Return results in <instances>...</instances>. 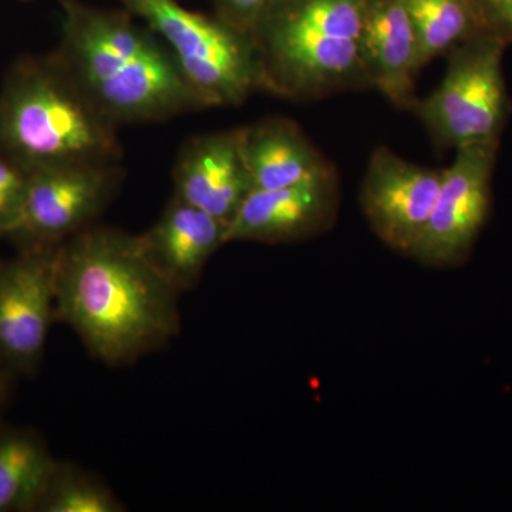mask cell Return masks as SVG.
Instances as JSON below:
<instances>
[{
	"instance_id": "9",
	"label": "cell",
	"mask_w": 512,
	"mask_h": 512,
	"mask_svg": "<svg viewBox=\"0 0 512 512\" xmlns=\"http://www.w3.org/2000/svg\"><path fill=\"white\" fill-rule=\"evenodd\" d=\"M501 140L457 148L443 170L436 204L410 256L431 266L460 264L488 221Z\"/></svg>"
},
{
	"instance_id": "2",
	"label": "cell",
	"mask_w": 512,
	"mask_h": 512,
	"mask_svg": "<svg viewBox=\"0 0 512 512\" xmlns=\"http://www.w3.org/2000/svg\"><path fill=\"white\" fill-rule=\"evenodd\" d=\"M53 55L114 126L163 123L205 110L160 36L128 10L60 0Z\"/></svg>"
},
{
	"instance_id": "4",
	"label": "cell",
	"mask_w": 512,
	"mask_h": 512,
	"mask_svg": "<svg viewBox=\"0 0 512 512\" xmlns=\"http://www.w3.org/2000/svg\"><path fill=\"white\" fill-rule=\"evenodd\" d=\"M370 0H272L252 33L262 92L316 101L370 89L360 36Z\"/></svg>"
},
{
	"instance_id": "13",
	"label": "cell",
	"mask_w": 512,
	"mask_h": 512,
	"mask_svg": "<svg viewBox=\"0 0 512 512\" xmlns=\"http://www.w3.org/2000/svg\"><path fill=\"white\" fill-rule=\"evenodd\" d=\"M228 222L171 197L160 218L143 234L138 248L148 264L178 293L190 292L218 249L227 245Z\"/></svg>"
},
{
	"instance_id": "14",
	"label": "cell",
	"mask_w": 512,
	"mask_h": 512,
	"mask_svg": "<svg viewBox=\"0 0 512 512\" xmlns=\"http://www.w3.org/2000/svg\"><path fill=\"white\" fill-rule=\"evenodd\" d=\"M360 53L370 87L379 90L397 109L412 110L416 97V36L407 0H370Z\"/></svg>"
},
{
	"instance_id": "20",
	"label": "cell",
	"mask_w": 512,
	"mask_h": 512,
	"mask_svg": "<svg viewBox=\"0 0 512 512\" xmlns=\"http://www.w3.org/2000/svg\"><path fill=\"white\" fill-rule=\"evenodd\" d=\"M211 2L218 18L252 36L272 0H211Z\"/></svg>"
},
{
	"instance_id": "6",
	"label": "cell",
	"mask_w": 512,
	"mask_h": 512,
	"mask_svg": "<svg viewBox=\"0 0 512 512\" xmlns=\"http://www.w3.org/2000/svg\"><path fill=\"white\" fill-rule=\"evenodd\" d=\"M507 47L481 30L448 53L440 86L412 107L434 143L457 150L501 140L511 110L503 69Z\"/></svg>"
},
{
	"instance_id": "17",
	"label": "cell",
	"mask_w": 512,
	"mask_h": 512,
	"mask_svg": "<svg viewBox=\"0 0 512 512\" xmlns=\"http://www.w3.org/2000/svg\"><path fill=\"white\" fill-rule=\"evenodd\" d=\"M420 69L485 30L473 0H407Z\"/></svg>"
},
{
	"instance_id": "16",
	"label": "cell",
	"mask_w": 512,
	"mask_h": 512,
	"mask_svg": "<svg viewBox=\"0 0 512 512\" xmlns=\"http://www.w3.org/2000/svg\"><path fill=\"white\" fill-rule=\"evenodd\" d=\"M56 463L42 434L0 420V512H35Z\"/></svg>"
},
{
	"instance_id": "19",
	"label": "cell",
	"mask_w": 512,
	"mask_h": 512,
	"mask_svg": "<svg viewBox=\"0 0 512 512\" xmlns=\"http://www.w3.org/2000/svg\"><path fill=\"white\" fill-rule=\"evenodd\" d=\"M29 170L0 154V237L12 238L25 217Z\"/></svg>"
},
{
	"instance_id": "5",
	"label": "cell",
	"mask_w": 512,
	"mask_h": 512,
	"mask_svg": "<svg viewBox=\"0 0 512 512\" xmlns=\"http://www.w3.org/2000/svg\"><path fill=\"white\" fill-rule=\"evenodd\" d=\"M119 2L163 39L205 109L238 107L262 92L258 53L248 33L178 0Z\"/></svg>"
},
{
	"instance_id": "11",
	"label": "cell",
	"mask_w": 512,
	"mask_h": 512,
	"mask_svg": "<svg viewBox=\"0 0 512 512\" xmlns=\"http://www.w3.org/2000/svg\"><path fill=\"white\" fill-rule=\"evenodd\" d=\"M338 205L336 171L292 187L252 190L229 221L227 244H282L311 237L330 227Z\"/></svg>"
},
{
	"instance_id": "22",
	"label": "cell",
	"mask_w": 512,
	"mask_h": 512,
	"mask_svg": "<svg viewBox=\"0 0 512 512\" xmlns=\"http://www.w3.org/2000/svg\"><path fill=\"white\" fill-rule=\"evenodd\" d=\"M16 377L6 370H0V413L5 409L6 404L9 403L10 396L13 392V382Z\"/></svg>"
},
{
	"instance_id": "10",
	"label": "cell",
	"mask_w": 512,
	"mask_h": 512,
	"mask_svg": "<svg viewBox=\"0 0 512 512\" xmlns=\"http://www.w3.org/2000/svg\"><path fill=\"white\" fill-rule=\"evenodd\" d=\"M441 178L443 170L412 163L389 147L375 148L360 188V204L377 238L410 255L429 222Z\"/></svg>"
},
{
	"instance_id": "23",
	"label": "cell",
	"mask_w": 512,
	"mask_h": 512,
	"mask_svg": "<svg viewBox=\"0 0 512 512\" xmlns=\"http://www.w3.org/2000/svg\"><path fill=\"white\" fill-rule=\"evenodd\" d=\"M0 370H5V369H3V367H2V366H0ZM6 372H8V370H6Z\"/></svg>"
},
{
	"instance_id": "18",
	"label": "cell",
	"mask_w": 512,
	"mask_h": 512,
	"mask_svg": "<svg viewBox=\"0 0 512 512\" xmlns=\"http://www.w3.org/2000/svg\"><path fill=\"white\" fill-rule=\"evenodd\" d=\"M126 505L96 474L57 460L35 512H124Z\"/></svg>"
},
{
	"instance_id": "15",
	"label": "cell",
	"mask_w": 512,
	"mask_h": 512,
	"mask_svg": "<svg viewBox=\"0 0 512 512\" xmlns=\"http://www.w3.org/2000/svg\"><path fill=\"white\" fill-rule=\"evenodd\" d=\"M238 128L254 190L292 187L336 171L293 120L266 117Z\"/></svg>"
},
{
	"instance_id": "1",
	"label": "cell",
	"mask_w": 512,
	"mask_h": 512,
	"mask_svg": "<svg viewBox=\"0 0 512 512\" xmlns=\"http://www.w3.org/2000/svg\"><path fill=\"white\" fill-rule=\"evenodd\" d=\"M180 296L148 264L136 235L96 224L60 245L56 322L107 366L167 348L181 333Z\"/></svg>"
},
{
	"instance_id": "12",
	"label": "cell",
	"mask_w": 512,
	"mask_h": 512,
	"mask_svg": "<svg viewBox=\"0 0 512 512\" xmlns=\"http://www.w3.org/2000/svg\"><path fill=\"white\" fill-rule=\"evenodd\" d=\"M173 183L174 197L229 224L254 190L239 128L187 138L175 158Z\"/></svg>"
},
{
	"instance_id": "8",
	"label": "cell",
	"mask_w": 512,
	"mask_h": 512,
	"mask_svg": "<svg viewBox=\"0 0 512 512\" xmlns=\"http://www.w3.org/2000/svg\"><path fill=\"white\" fill-rule=\"evenodd\" d=\"M60 245H26L0 259V366L15 377L35 376L45 359Z\"/></svg>"
},
{
	"instance_id": "3",
	"label": "cell",
	"mask_w": 512,
	"mask_h": 512,
	"mask_svg": "<svg viewBox=\"0 0 512 512\" xmlns=\"http://www.w3.org/2000/svg\"><path fill=\"white\" fill-rule=\"evenodd\" d=\"M107 120L53 55L20 57L0 87V154L26 170L123 161Z\"/></svg>"
},
{
	"instance_id": "7",
	"label": "cell",
	"mask_w": 512,
	"mask_h": 512,
	"mask_svg": "<svg viewBox=\"0 0 512 512\" xmlns=\"http://www.w3.org/2000/svg\"><path fill=\"white\" fill-rule=\"evenodd\" d=\"M123 161L52 165L29 170L25 217L12 241L60 245L97 224L119 195Z\"/></svg>"
},
{
	"instance_id": "21",
	"label": "cell",
	"mask_w": 512,
	"mask_h": 512,
	"mask_svg": "<svg viewBox=\"0 0 512 512\" xmlns=\"http://www.w3.org/2000/svg\"><path fill=\"white\" fill-rule=\"evenodd\" d=\"M485 30L512 43V0H473Z\"/></svg>"
}]
</instances>
